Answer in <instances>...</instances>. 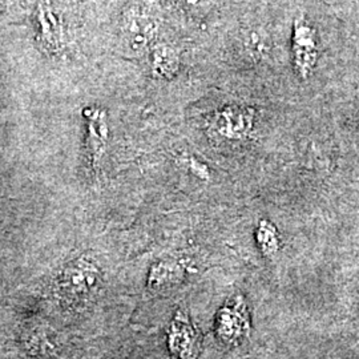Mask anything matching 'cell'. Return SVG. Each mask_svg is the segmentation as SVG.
Masks as SVG:
<instances>
[{"instance_id": "1", "label": "cell", "mask_w": 359, "mask_h": 359, "mask_svg": "<svg viewBox=\"0 0 359 359\" xmlns=\"http://www.w3.org/2000/svg\"><path fill=\"white\" fill-rule=\"evenodd\" d=\"M160 27L158 13L154 6L136 1L128 6L120 23L121 38L132 51H142L154 41Z\"/></svg>"}, {"instance_id": "2", "label": "cell", "mask_w": 359, "mask_h": 359, "mask_svg": "<svg viewBox=\"0 0 359 359\" xmlns=\"http://www.w3.org/2000/svg\"><path fill=\"white\" fill-rule=\"evenodd\" d=\"M35 26L39 41L50 52L60 51L63 47V28L56 13L48 3L39 4L35 13Z\"/></svg>"}, {"instance_id": "4", "label": "cell", "mask_w": 359, "mask_h": 359, "mask_svg": "<svg viewBox=\"0 0 359 359\" xmlns=\"http://www.w3.org/2000/svg\"><path fill=\"white\" fill-rule=\"evenodd\" d=\"M96 270L90 264L79 261L75 265L68 266L63 276V286L69 294L88 293L96 283Z\"/></svg>"}, {"instance_id": "3", "label": "cell", "mask_w": 359, "mask_h": 359, "mask_svg": "<svg viewBox=\"0 0 359 359\" xmlns=\"http://www.w3.org/2000/svg\"><path fill=\"white\" fill-rule=\"evenodd\" d=\"M169 347L181 359H191L196 355L198 344L189 322L180 318L175 320L169 334Z\"/></svg>"}, {"instance_id": "6", "label": "cell", "mask_w": 359, "mask_h": 359, "mask_svg": "<svg viewBox=\"0 0 359 359\" xmlns=\"http://www.w3.org/2000/svg\"><path fill=\"white\" fill-rule=\"evenodd\" d=\"M181 1L188 11H201L208 3V0H181Z\"/></svg>"}, {"instance_id": "5", "label": "cell", "mask_w": 359, "mask_h": 359, "mask_svg": "<svg viewBox=\"0 0 359 359\" xmlns=\"http://www.w3.org/2000/svg\"><path fill=\"white\" fill-rule=\"evenodd\" d=\"M151 67L156 76L170 79L179 69V56L170 47L158 44L151 52Z\"/></svg>"}, {"instance_id": "7", "label": "cell", "mask_w": 359, "mask_h": 359, "mask_svg": "<svg viewBox=\"0 0 359 359\" xmlns=\"http://www.w3.org/2000/svg\"><path fill=\"white\" fill-rule=\"evenodd\" d=\"M13 0H0V7H7L8 4H11Z\"/></svg>"}]
</instances>
